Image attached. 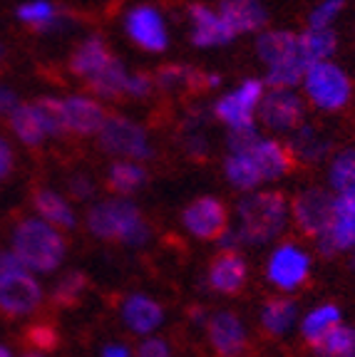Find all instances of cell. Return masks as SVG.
<instances>
[{
  "label": "cell",
  "mask_w": 355,
  "mask_h": 357,
  "mask_svg": "<svg viewBox=\"0 0 355 357\" xmlns=\"http://www.w3.org/2000/svg\"><path fill=\"white\" fill-rule=\"evenodd\" d=\"M289 199L276 189L251 191L236 201V231L244 241V248H259L278 241L289 229Z\"/></svg>",
  "instance_id": "obj_1"
},
{
  "label": "cell",
  "mask_w": 355,
  "mask_h": 357,
  "mask_svg": "<svg viewBox=\"0 0 355 357\" xmlns=\"http://www.w3.org/2000/svg\"><path fill=\"white\" fill-rule=\"evenodd\" d=\"M85 223L94 238L115 241L127 248H145L152 241V226L147 223L142 208L132 199L122 196L94 201L85 216Z\"/></svg>",
  "instance_id": "obj_2"
},
{
  "label": "cell",
  "mask_w": 355,
  "mask_h": 357,
  "mask_svg": "<svg viewBox=\"0 0 355 357\" xmlns=\"http://www.w3.org/2000/svg\"><path fill=\"white\" fill-rule=\"evenodd\" d=\"M13 253L30 273H52L65 261L67 243L62 231L43 218H22L13 231Z\"/></svg>",
  "instance_id": "obj_3"
},
{
  "label": "cell",
  "mask_w": 355,
  "mask_h": 357,
  "mask_svg": "<svg viewBox=\"0 0 355 357\" xmlns=\"http://www.w3.org/2000/svg\"><path fill=\"white\" fill-rule=\"evenodd\" d=\"M300 87H303L305 105L321 112H340L353 100V79L333 60L305 67Z\"/></svg>",
  "instance_id": "obj_4"
},
{
  "label": "cell",
  "mask_w": 355,
  "mask_h": 357,
  "mask_svg": "<svg viewBox=\"0 0 355 357\" xmlns=\"http://www.w3.org/2000/svg\"><path fill=\"white\" fill-rule=\"evenodd\" d=\"M97 146L105 154L129 162H152L154 159V144L145 124L127 114H107L105 124L97 132Z\"/></svg>",
  "instance_id": "obj_5"
},
{
  "label": "cell",
  "mask_w": 355,
  "mask_h": 357,
  "mask_svg": "<svg viewBox=\"0 0 355 357\" xmlns=\"http://www.w3.org/2000/svg\"><path fill=\"white\" fill-rule=\"evenodd\" d=\"M266 92V84L261 77H246L236 87L224 92L214 105H211V117L222 122L226 129L254 127L256 112L261 105V97Z\"/></svg>",
  "instance_id": "obj_6"
},
{
  "label": "cell",
  "mask_w": 355,
  "mask_h": 357,
  "mask_svg": "<svg viewBox=\"0 0 355 357\" xmlns=\"http://www.w3.org/2000/svg\"><path fill=\"white\" fill-rule=\"evenodd\" d=\"M291 221L305 236L316 241L323 236L335 216V194L328 186H305L289 201Z\"/></svg>",
  "instance_id": "obj_7"
},
{
  "label": "cell",
  "mask_w": 355,
  "mask_h": 357,
  "mask_svg": "<svg viewBox=\"0 0 355 357\" xmlns=\"http://www.w3.org/2000/svg\"><path fill=\"white\" fill-rule=\"evenodd\" d=\"M313 256L298 243H278L271 248L263 266L266 280L281 293H296L311 278Z\"/></svg>",
  "instance_id": "obj_8"
},
{
  "label": "cell",
  "mask_w": 355,
  "mask_h": 357,
  "mask_svg": "<svg viewBox=\"0 0 355 357\" xmlns=\"http://www.w3.org/2000/svg\"><path fill=\"white\" fill-rule=\"evenodd\" d=\"M305 112H308V105L296 89L266 87L259 112H256V122L266 132L289 137L294 129L305 122Z\"/></svg>",
  "instance_id": "obj_9"
},
{
  "label": "cell",
  "mask_w": 355,
  "mask_h": 357,
  "mask_svg": "<svg viewBox=\"0 0 355 357\" xmlns=\"http://www.w3.org/2000/svg\"><path fill=\"white\" fill-rule=\"evenodd\" d=\"M124 33L145 52H164L169 47V22L154 6H134L124 15Z\"/></svg>",
  "instance_id": "obj_10"
},
{
  "label": "cell",
  "mask_w": 355,
  "mask_h": 357,
  "mask_svg": "<svg viewBox=\"0 0 355 357\" xmlns=\"http://www.w3.org/2000/svg\"><path fill=\"white\" fill-rule=\"evenodd\" d=\"M182 226L196 241H217L229 226V208L219 196H199L182 208Z\"/></svg>",
  "instance_id": "obj_11"
},
{
  "label": "cell",
  "mask_w": 355,
  "mask_h": 357,
  "mask_svg": "<svg viewBox=\"0 0 355 357\" xmlns=\"http://www.w3.org/2000/svg\"><path fill=\"white\" fill-rule=\"evenodd\" d=\"M206 340L217 357H241L249 347V328L233 310H214L206 323Z\"/></svg>",
  "instance_id": "obj_12"
},
{
  "label": "cell",
  "mask_w": 355,
  "mask_h": 357,
  "mask_svg": "<svg viewBox=\"0 0 355 357\" xmlns=\"http://www.w3.org/2000/svg\"><path fill=\"white\" fill-rule=\"evenodd\" d=\"M57 112L65 134H78V137H97L107 119L102 102L89 95L57 97Z\"/></svg>",
  "instance_id": "obj_13"
},
{
  "label": "cell",
  "mask_w": 355,
  "mask_h": 357,
  "mask_svg": "<svg viewBox=\"0 0 355 357\" xmlns=\"http://www.w3.org/2000/svg\"><path fill=\"white\" fill-rule=\"evenodd\" d=\"M43 305V285L30 271H15L0 278V310L13 318L30 315Z\"/></svg>",
  "instance_id": "obj_14"
},
{
  "label": "cell",
  "mask_w": 355,
  "mask_h": 357,
  "mask_svg": "<svg viewBox=\"0 0 355 357\" xmlns=\"http://www.w3.org/2000/svg\"><path fill=\"white\" fill-rule=\"evenodd\" d=\"M189 20V40L194 47L201 50H214V47H226L236 40V35L229 30V25L222 20L217 8L204 6V3H191L187 8Z\"/></svg>",
  "instance_id": "obj_15"
},
{
  "label": "cell",
  "mask_w": 355,
  "mask_h": 357,
  "mask_svg": "<svg viewBox=\"0 0 355 357\" xmlns=\"http://www.w3.org/2000/svg\"><path fill=\"white\" fill-rule=\"evenodd\" d=\"M249 280V263L241 253H219L206 268L201 288L217 296H236Z\"/></svg>",
  "instance_id": "obj_16"
},
{
  "label": "cell",
  "mask_w": 355,
  "mask_h": 357,
  "mask_svg": "<svg viewBox=\"0 0 355 357\" xmlns=\"http://www.w3.org/2000/svg\"><path fill=\"white\" fill-rule=\"evenodd\" d=\"M283 144L289 149L294 164H305V167H316V164L328 162L335 151L333 139L308 119L298 129H294Z\"/></svg>",
  "instance_id": "obj_17"
},
{
  "label": "cell",
  "mask_w": 355,
  "mask_h": 357,
  "mask_svg": "<svg viewBox=\"0 0 355 357\" xmlns=\"http://www.w3.org/2000/svg\"><path fill=\"white\" fill-rule=\"evenodd\" d=\"M119 318L129 333L150 337L164 325L167 310L159 301H154L147 293H127L119 303Z\"/></svg>",
  "instance_id": "obj_18"
},
{
  "label": "cell",
  "mask_w": 355,
  "mask_h": 357,
  "mask_svg": "<svg viewBox=\"0 0 355 357\" xmlns=\"http://www.w3.org/2000/svg\"><path fill=\"white\" fill-rule=\"evenodd\" d=\"M154 87L161 92H177V89H191V92H211L219 89L224 77L219 73H201L191 65H164L157 70Z\"/></svg>",
  "instance_id": "obj_19"
},
{
  "label": "cell",
  "mask_w": 355,
  "mask_h": 357,
  "mask_svg": "<svg viewBox=\"0 0 355 357\" xmlns=\"http://www.w3.org/2000/svg\"><path fill=\"white\" fill-rule=\"evenodd\" d=\"M246 154L254 159L263 184H276V181L289 176L291 169H294V159H291L289 149H286V144L278 142L276 137H263L261 134L259 142H256Z\"/></svg>",
  "instance_id": "obj_20"
},
{
  "label": "cell",
  "mask_w": 355,
  "mask_h": 357,
  "mask_svg": "<svg viewBox=\"0 0 355 357\" xmlns=\"http://www.w3.org/2000/svg\"><path fill=\"white\" fill-rule=\"evenodd\" d=\"M217 10L236 38L259 35L268 25V10L261 0H219Z\"/></svg>",
  "instance_id": "obj_21"
},
{
  "label": "cell",
  "mask_w": 355,
  "mask_h": 357,
  "mask_svg": "<svg viewBox=\"0 0 355 357\" xmlns=\"http://www.w3.org/2000/svg\"><path fill=\"white\" fill-rule=\"evenodd\" d=\"M256 57L261 60V65L276 67L286 60L298 57V33L286 28H266L256 35Z\"/></svg>",
  "instance_id": "obj_22"
},
{
  "label": "cell",
  "mask_w": 355,
  "mask_h": 357,
  "mask_svg": "<svg viewBox=\"0 0 355 357\" xmlns=\"http://www.w3.org/2000/svg\"><path fill=\"white\" fill-rule=\"evenodd\" d=\"M355 251V216L335 211L328 231L316 238V253L326 261H333L340 253Z\"/></svg>",
  "instance_id": "obj_23"
},
{
  "label": "cell",
  "mask_w": 355,
  "mask_h": 357,
  "mask_svg": "<svg viewBox=\"0 0 355 357\" xmlns=\"http://www.w3.org/2000/svg\"><path fill=\"white\" fill-rule=\"evenodd\" d=\"M33 206L38 218H43L45 223L55 226L57 231L62 229H75L78 226V213H75L73 204L67 201V196H62L55 189H38L33 196Z\"/></svg>",
  "instance_id": "obj_24"
},
{
  "label": "cell",
  "mask_w": 355,
  "mask_h": 357,
  "mask_svg": "<svg viewBox=\"0 0 355 357\" xmlns=\"http://www.w3.org/2000/svg\"><path fill=\"white\" fill-rule=\"evenodd\" d=\"M259 323H261L263 333L271 337L289 335L298 325V303L286 296L268 298L259 310Z\"/></svg>",
  "instance_id": "obj_25"
},
{
  "label": "cell",
  "mask_w": 355,
  "mask_h": 357,
  "mask_svg": "<svg viewBox=\"0 0 355 357\" xmlns=\"http://www.w3.org/2000/svg\"><path fill=\"white\" fill-rule=\"evenodd\" d=\"M150 181V172L145 164L129 162V159H115L107 167V186L115 196L122 199H132L134 194L145 189Z\"/></svg>",
  "instance_id": "obj_26"
},
{
  "label": "cell",
  "mask_w": 355,
  "mask_h": 357,
  "mask_svg": "<svg viewBox=\"0 0 355 357\" xmlns=\"http://www.w3.org/2000/svg\"><path fill=\"white\" fill-rule=\"evenodd\" d=\"M340 323H343V310L335 303H321V305H313L311 310L305 312L303 320L298 323V330H300V337L305 340V345L313 350Z\"/></svg>",
  "instance_id": "obj_27"
},
{
  "label": "cell",
  "mask_w": 355,
  "mask_h": 357,
  "mask_svg": "<svg viewBox=\"0 0 355 357\" xmlns=\"http://www.w3.org/2000/svg\"><path fill=\"white\" fill-rule=\"evenodd\" d=\"M338 33L333 28H305L298 33V57L308 65L333 60L338 52Z\"/></svg>",
  "instance_id": "obj_28"
},
{
  "label": "cell",
  "mask_w": 355,
  "mask_h": 357,
  "mask_svg": "<svg viewBox=\"0 0 355 357\" xmlns=\"http://www.w3.org/2000/svg\"><path fill=\"white\" fill-rule=\"evenodd\" d=\"M112 60V52L107 47V43L100 35H89L82 43L75 47L73 57H70V70H73L78 77L89 79L94 73H100L102 67Z\"/></svg>",
  "instance_id": "obj_29"
},
{
  "label": "cell",
  "mask_w": 355,
  "mask_h": 357,
  "mask_svg": "<svg viewBox=\"0 0 355 357\" xmlns=\"http://www.w3.org/2000/svg\"><path fill=\"white\" fill-rule=\"evenodd\" d=\"M129 70L119 57L112 55V60L102 67L100 73H94L92 77L87 79L89 92L94 95V100L100 102H112L119 100L124 95V84H127Z\"/></svg>",
  "instance_id": "obj_30"
},
{
  "label": "cell",
  "mask_w": 355,
  "mask_h": 357,
  "mask_svg": "<svg viewBox=\"0 0 355 357\" xmlns=\"http://www.w3.org/2000/svg\"><path fill=\"white\" fill-rule=\"evenodd\" d=\"M224 178L233 191H239L241 196L251 194V191L263 189V181L259 176V169H256L254 159L249 154H226L222 162Z\"/></svg>",
  "instance_id": "obj_31"
},
{
  "label": "cell",
  "mask_w": 355,
  "mask_h": 357,
  "mask_svg": "<svg viewBox=\"0 0 355 357\" xmlns=\"http://www.w3.org/2000/svg\"><path fill=\"white\" fill-rule=\"evenodd\" d=\"M17 20L30 25L38 33H52V30L62 28L65 17L60 15V8L52 3V0H28L17 6L15 10Z\"/></svg>",
  "instance_id": "obj_32"
},
{
  "label": "cell",
  "mask_w": 355,
  "mask_h": 357,
  "mask_svg": "<svg viewBox=\"0 0 355 357\" xmlns=\"http://www.w3.org/2000/svg\"><path fill=\"white\" fill-rule=\"evenodd\" d=\"M326 181L328 189L333 194H343V191L355 186V146H343L335 149L333 156L328 159L326 169Z\"/></svg>",
  "instance_id": "obj_33"
},
{
  "label": "cell",
  "mask_w": 355,
  "mask_h": 357,
  "mask_svg": "<svg viewBox=\"0 0 355 357\" xmlns=\"http://www.w3.org/2000/svg\"><path fill=\"white\" fill-rule=\"evenodd\" d=\"M316 357H355V325L340 323L333 333H328L316 347Z\"/></svg>",
  "instance_id": "obj_34"
},
{
  "label": "cell",
  "mask_w": 355,
  "mask_h": 357,
  "mask_svg": "<svg viewBox=\"0 0 355 357\" xmlns=\"http://www.w3.org/2000/svg\"><path fill=\"white\" fill-rule=\"evenodd\" d=\"M85 290H87V273H82V271H67L52 285L50 301L55 307H73L85 296Z\"/></svg>",
  "instance_id": "obj_35"
},
{
  "label": "cell",
  "mask_w": 355,
  "mask_h": 357,
  "mask_svg": "<svg viewBox=\"0 0 355 357\" xmlns=\"http://www.w3.org/2000/svg\"><path fill=\"white\" fill-rule=\"evenodd\" d=\"M179 144H182V151L194 159V162H201L206 159L211 151V142L206 137V129H182L179 132Z\"/></svg>",
  "instance_id": "obj_36"
},
{
  "label": "cell",
  "mask_w": 355,
  "mask_h": 357,
  "mask_svg": "<svg viewBox=\"0 0 355 357\" xmlns=\"http://www.w3.org/2000/svg\"><path fill=\"white\" fill-rule=\"evenodd\" d=\"M345 10V0H321L308 13V28H333V22Z\"/></svg>",
  "instance_id": "obj_37"
},
{
  "label": "cell",
  "mask_w": 355,
  "mask_h": 357,
  "mask_svg": "<svg viewBox=\"0 0 355 357\" xmlns=\"http://www.w3.org/2000/svg\"><path fill=\"white\" fill-rule=\"evenodd\" d=\"M28 342L33 345V350L43 352V355H48V352H55L57 345H60V333H57L52 325L48 323H35L28 328Z\"/></svg>",
  "instance_id": "obj_38"
},
{
  "label": "cell",
  "mask_w": 355,
  "mask_h": 357,
  "mask_svg": "<svg viewBox=\"0 0 355 357\" xmlns=\"http://www.w3.org/2000/svg\"><path fill=\"white\" fill-rule=\"evenodd\" d=\"M261 137V127H241V129H226V154H246L251 146Z\"/></svg>",
  "instance_id": "obj_39"
},
{
  "label": "cell",
  "mask_w": 355,
  "mask_h": 357,
  "mask_svg": "<svg viewBox=\"0 0 355 357\" xmlns=\"http://www.w3.org/2000/svg\"><path fill=\"white\" fill-rule=\"evenodd\" d=\"M154 77L147 73H129L127 84H124V95L129 100H150L154 92Z\"/></svg>",
  "instance_id": "obj_40"
},
{
  "label": "cell",
  "mask_w": 355,
  "mask_h": 357,
  "mask_svg": "<svg viewBox=\"0 0 355 357\" xmlns=\"http://www.w3.org/2000/svg\"><path fill=\"white\" fill-rule=\"evenodd\" d=\"M67 191L78 201H92L94 194H97V184H94V178L89 174L78 172L67 178Z\"/></svg>",
  "instance_id": "obj_41"
},
{
  "label": "cell",
  "mask_w": 355,
  "mask_h": 357,
  "mask_svg": "<svg viewBox=\"0 0 355 357\" xmlns=\"http://www.w3.org/2000/svg\"><path fill=\"white\" fill-rule=\"evenodd\" d=\"M134 357H172V345L164 337L150 335L139 342V347L134 350Z\"/></svg>",
  "instance_id": "obj_42"
},
{
  "label": "cell",
  "mask_w": 355,
  "mask_h": 357,
  "mask_svg": "<svg viewBox=\"0 0 355 357\" xmlns=\"http://www.w3.org/2000/svg\"><path fill=\"white\" fill-rule=\"evenodd\" d=\"M214 243H217L219 253H241V248H244V241H241L236 226H231V223L222 231V236Z\"/></svg>",
  "instance_id": "obj_43"
},
{
  "label": "cell",
  "mask_w": 355,
  "mask_h": 357,
  "mask_svg": "<svg viewBox=\"0 0 355 357\" xmlns=\"http://www.w3.org/2000/svg\"><path fill=\"white\" fill-rule=\"evenodd\" d=\"M17 105H20V97H17L15 89L0 84V117H10L17 109Z\"/></svg>",
  "instance_id": "obj_44"
},
{
  "label": "cell",
  "mask_w": 355,
  "mask_h": 357,
  "mask_svg": "<svg viewBox=\"0 0 355 357\" xmlns=\"http://www.w3.org/2000/svg\"><path fill=\"white\" fill-rule=\"evenodd\" d=\"M13 164H15V154H13V146L8 144L3 137H0V181L10 176Z\"/></svg>",
  "instance_id": "obj_45"
},
{
  "label": "cell",
  "mask_w": 355,
  "mask_h": 357,
  "mask_svg": "<svg viewBox=\"0 0 355 357\" xmlns=\"http://www.w3.org/2000/svg\"><path fill=\"white\" fill-rule=\"evenodd\" d=\"M335 211L355 216V186L348 191H343V194H335Z\"/></svg>",
  "instance_id": "obj_46"
},
{
  "label": "cell",
  "mask_w": 355,
  "mask_h": 357,
  "mask_svg": "<svg viewBox=\"0 0 355 357\" xmlns=\"http://www.w3.org/2000/svg\"><path fill=\"white\" fill-rule=\"evenodd\" d=\"M22 263L17 261V256L13 251H0V278L8 273H15V271H22Z\"/></svg>",
  "instance_id": "obj_47"
},
{
  "label": "cell",
  "mask_w": 355,
  "mask_h": 357,
  "mask_svg": "<svg viewBox=\"0 0 355 357\" xmlns=\"http://www.w3.org/2000/svg\"><path fill=\"white\" fill-rule=\"evenodd\" d=\"M209 315L211 312L206 310V305H201V303H196V305H191L187 310V318H189V323L194 325V328H206V323H209Z\"/></svg>",
  "instance_id": "obj_48"
},
{
  "label": "cell",
  "mask_w": 355,
  "mask_h": 357,
  "mask_svg": "<svg viewBox=\"0 0 355 357\" xmlns=\"http://www.w3.org/2000/svg\"><path fill=\"white\" fill-rule=\"evenodd\" d=\"M100 357H134V352L124 342H107L100 350Z\"/></svg>",
  "instance_id": "obj_49"
},
{
  "label": "cell",
  "mask_w": 355,
  "mask_h": 357,
  "mask_svg": "<svg viewBox=\"0 0 355 357\" xmlns=\"http://www.w3.org/2000/svg\"><path fill=\"white\" fill-rule=\"evenodd\" d=\"M20 357H48V355H43V352H38V350H28L25 355H20Z\"/></svg>",
  "instance_id": "obj_50"
},
{
  "label": "cell",
  "mask_w": 355,
  "mask_h": 357,
  "mask_svg": "<svg viewBox=\"0 0 355 357\" xmlns=\"http://www.w3.org/2000/svg\"><path fill=\"white\" fill-rule=\"evenodd\" d=\"M348 266H350V271H353V273H355V251L350 253V258H348Z\"/></svg>",
  "instance_id": "obj_51"
},
{
  "label": "cell",
  "mask_w": 355,
  "mask_h": 357,
  "mask_svg": "<svg viewBox=\"0 0 355 357\" xmlns=\"http://www.w3.org/2000/svg\"><path fill=\"white\" fill-rule=\"evenodd\" d=\"M0 357H13V352L8 350V347H3V345H0Z\"/></svg>",
  "instance_id": "obj_52"
},
{
  "label": "cell",
  "mask_w": 355,
  "mask_h": 357,
  "mask_svg": "<svg viewBox=\"0 0 355 357\" xmlns=\"http://www.w3.org/2000/svg\"><path fill=\"white\" fill-rule=\"evenodd\" d=\"M3 57H6V45L0 43V60H3Z\"/></svg>",
  "instance_id": "obj_53"
}]
</instances>
